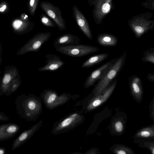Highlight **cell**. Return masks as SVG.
<instances>
[{
	"mask_svg": "<svg viewBox=\"0 0 154 154\" xmlns=\"http://www.w3.org/2000/svg\"><path fill=\"white\" fill-rule=\"evenodd\" d=\"M20 127L18 124L9 123L0 126V141L8 140L14 137L19 131Z\"/></svg>",
	"mask_w": 154,
	"mask_h": 154,
	"instance_id": "8",
	"label": "cell"
},
{
	"mask_svg": "<svg viewBox=\"0 0 154 154\" xmlns=\"http://www.w3.org/2000/svg\"><path fill=\"white\" fill-rule=\"evenodd\" d=\"M43 122L42 120H40L31 127L29 129L23 132L14 140L12 146V150H14L20 147L31 138L42 126Z\"/></svg>",
	"mask_w": 154,
	"mask_h": 154,
	"instance_id": "7",
	"label": "cell"
},
{
	"mask_svg": "<svg viewBox=\"0 0 154 154\" xmlns=\"http://www.w3.org/2000/svg\"><path fill=\"white\" fill-rule=\"evenodd\" d=\"M135 136L139 138H150L154 137V126L140 129L136 133Z\"/></svg>",
	"mask_w": 154,
	"mask_h": 154,
	"instance_id": "17",
	"label": "cell"
},
{
	"mask_svg": "<svg viewBox=\"0 0 154 154\" xmlns=\"http://www.w3.org/2000/svg\"><path fill=\"white\" fill-rule=\"evenodd\" d=\"M112 1V0H97L95 12L98 15V17L99 16L102 17L110 11Z\"/></svg>",
	"mask_w": 154,
	"mask_h": 154,
	"instance_id": "14",
	"label": "cell"
},
{
	"mask_svg": "<svg viewBox=\"0 0 154 154\" xmlns=\"http://www.w3.org/2000/svg\"><path fill=\"white\" fill-rule=\"evenodd\" d=\"M42 21L44 23L46 24L48 22V20L47 18L43 17L42 19Z\"/></svg>",
	"mask_w": 154,
	"mask_h": 154,
	"instance_id": "29",
	"label": "cell"
},
{
	"mask_svg": "<svg viewBox=\"0 0 154 154\" xmlns=\"http://www.w3.org/2000/svg\"><path fill=\"white\" fill-rule=\"evenodd\" d=\"M118 154H133L134 151L131 149L124 146L119 147L116 151Z\"/></svg>",
	"mask_w": 154,
	"mask_h": 154,
	"instance_id": "20",
	"label": "cell"
},
{
	"mask_svg": "<svg viewBox=\"0 0 154 154\" xmlns=\"http://www.w3.org/2000/svg\"><path fill=\"white\" fill-rule=\"evenodd\" d=\"M151 113L152 117L154 118V100L152 102Z\"/></svg>",
	"mask_w": 154,
	"mask_h": 154,
	"instance_id": "28",
	"label": "cell"
},
{
	"mask_svg": "<svg viewBox=\"0 0 154 154\" xmlns=\"http://www.w3.org/2000/svg\"><path fill=\"white\" fill-rule=\"evenodd\" d=\"M109 54L103 53L92 56L86 60L81 66L82 68H89L99 64L106 60L109 56Z\"/></svg>",
	"mask_w": 154,
	"mask_h": 154,
	"instance_id": "15",
	"label": "cell"
},
{
	"mask_svg": "<svg viewBox=\"0 0 154 154\" xmlns=\"http://www.w3.org/2000/svg\"><path fill=\"white\" fill-rule=\"evenodd\" d=\"M117 80H115L112 84L105 89L103 95L96 97L89 104L87 107L88 110H91L101 105L105 102L111 95L116 85Z\"/></svg>",
	"mask_w": 154,
	"mask_h": 154,
	"instance_id": "9",
	"label": "cell"
},
{
	"mask_svg": "<svg viewBox=\"0 0 154 154\" xmlns=\"http://www.w3.org/2000/svg\"><path fill=\"white\" fill-rule=\"evenodd\" d=\"M115 128L116 130L118 132H121L123 130V126L122 123L120 121H118L116 122Z\"/></svg>",
	"mask_w": 154,
	"mask_h": 154,
	"instance_id": "21",
	"label": "cell"
},
{
	"mask_svg": "<svg viewBox=\"0 0 154 154\" xmlns=\"http://www.w3.org/2000/svg\"><path fill=\"white\" fill-rule=\"evenodd\" d=\"M47 13L48 15L52 18H54L55 17V14L51 10H48V11Z\"/></svg>",
	"mask_w": 154,
	"mask_h": 154,
	"instance_id": "27",
	"label": "cell"
},
{
	"mask_svg": "<svg viewBox=\"0 0 154 154\" xmlns=\"http://www.w3.org/2000/svg\"><path fill=\"white\" fill-rule=\"evenodd\" d=\"M6 151L5 149L2 147H1L0 148V154H5Z\"/></svg>",
	"mask_w": 154,
	"mask_h": 154,
	"instance_id": "30",
	"label": "cell"
},
{
	"mask_svg": "<svg viewBox=\"0 0 154 154\" xmlns=\"http://www.w3.org/2000/svg\"><path fill=\"white\" fill-rule=\"evenodd\" d=\"M63 61L58 58L56 60H50L48 63L41 69V71L48 70H54L59 68L64 64Z\"/></svg>",
	"mask_w": 154,
	"mask_h": 154,
	"instance_id": "18",
	"label": "cell"
},
{
	"mask_svg": "<svg viewBox=\"0 0 154 154\" xmlns=\"http://www.w3.org/2000/svg\"><path fill=\"white\" fill-rule=\"evenodd\" d=\"M9 120V118L3 112H0V120L1 121H7Z\"/></svg>",
	"mask_w": 154,
	"mask_h": 154,
	"instance_id": "24",
	"label": "cell"
},
{
	"mask_svg": "<svg viewBox=\"0 0 154 154\" xmlns=\"http://www.w3.org/2000/svg\"><path fill=\"white\" fill-rule=\"evenodd\" d=\"M79 116L77 113L72 114L56 122L53 125L51 133L53 135H57L66 131L78 120L80 118Z\"/></svg>",
	"mask_w": 154,
	"mask_h": 154,
	"instance_id": "5",
	"label": "cell"
},
{
	"mask_svg": "<svg viewBox=\"0 0 154 154\" xmlns=\"http://www.w3.org/2000/svg\"><path fill=\"white\" fill-rule=\"evenodd\" d=\"M134 29L136 32L139 34H142L144 31V29L142 27L139 26H135Z\"/></svg>",
	"mask_w": 154,
	"mask_h": 154,
	"instance_id": "25",
	"label": "cell"
},
{
	"mask_svg": "<svg viewBox=\"0 0 154 154\" xmlns=\"http://www.w3.org/2000/svg\"><path fill=\"white\" fill-rule=\"evenodd\" d=\"M116 60L112 59L92 71L85 82V87L88 88L93 85L97 80H100Z\"/></svg>",
	"mask_w": 154,
	"mask_h": 154,
	"instance_id": "6",
	"label": "cell"
},
{
	"mask_svg": "<svg viewBox=\"0 0 154 154\" xmlns=\"http://www.w3.org/2000/svg\"><path fill=\"white\" fill-rule=\"evenodd\" d=\"M146 78L149 80L154 83V73H149Z\"/></svg>",
	"mask_w": 154,
	"mask_h": 154,
	"instance_id": "26",
	"label": "cell"
},
{
	"mask_svg": "<svg viewBox=\"0 0 154 154\" xmlns=\"http://www.w3.org/2000/svg\"><path fill=\"white\" fill-rule=\"evenodd\" d=\"M144 145L149 150L151 153L154 154V142H145Z\"/></svg>",
	"mask_w": 154,
	"mask_h": 154,
	"instance_id": "22",
	"label": "cell"
},
{
	"mask_svg": "<svg viewBox=\"0 0 154 154\" xmlns=\"http://www.w3.org/2000/svg\"><path fill=\"white\" fill-rule=\"evenodd\" d=\"M47 39L46 38L43 36L32 38L19 50L17 54H23L27 52L38 49Z\"/></svg>",
	"mask_w": 154,
	"mask_h": 154,
	"instance_id": "11",
	"label": "cell"
},
{
	"mask_svg": "<svg viewBox=\"0 0 154 154\" xmlns=\"http://www.w3.org/2000/svg\"><path fill=\"white\" fill-rule=\"evenodd\" d=\"M75 16L77 23L85 35L90 40L92 39L91 32L86 19L76 7H74Z\"/></svg>",
	"mask_w": 154,
	"mask_h": 154,
	"instance_id": "10",
	"label": "cell"
},
{
	"mask_svg": "<svg viewBox=\"0 0 154 154\" xmlns=\"http://www.w3.org/2000/svg\"><path fill=\"white\" fill-rule=\"evenodd\" d=\"M6 8V6L5 5H4L2 7H1L0 8V11L1 12H3Z\"/></svg>",
	"mask_w": 154,
	"mask_h": 154,
	"instance_id": "31",
	"label": "cell"
},
{
	"mask_svg": "<svg viewBox=\"0 0 154 154\" xmlns=\"http://www.w3.org/2000/svg\"><path fill=\"white\" fill-rule=\"evenodd\" d=\"M80 42V39L78 37L70 34L64 35L57 40V43L58 44L69 45L79 44Z\"/></svg>",
	"mask_w": 154,
	"mask_h": 154,
	"instance_id": "16",
	"label": "cell"
},
{
	"mask_svg": "<svg viewBox=\"0 0 154 154\" xmlns=\"http://www.w3.org/2000/svg\"><path fill=\"white\" fill-rule=\"evenodd\" d=\"M97 43L100 45L106 47H114L117 45L118 39L115 35L107 33L99 34L97 38Z\"/></svg>",
	"mask_w": 154,
	"mask_h": 154,
	"instance_id": "13",
	"label": "cell"
},
{
	"mask_svg": "<svg viewBox=\"0 0 154 154\" xmlns=\"http://www.w3.org/2000/svg\"><path fill=\"white\" fill-rule=\"evenodd\" d=\"M126 56V53L125 52L121 56L116 58V61L100 80L93 91L95 96L100 94L117 76L124 66Z\"/></svg>",
	"mask_w": 154,
	"mask_h": 154,
	"instance_id": "2",
	"label": "cell"
},
{
	"mask_svg": "<svg viewBox=\"0 0 154 154\" xmlns=\"http://www.w3.org/2000/svg\"><path fill=\"white\" fill-rule=\"evenodd\" d=\"M129 79L130 85L132 95L136 99L140 100L141 99L143 94L141 80L137 76H133Z\"/></svg>",
	"mask_w": 154,
	"mask_h": 154,
	"instance_id": "12",
	"label": "cell"
},
{
	"mask_svg": "<svg viewBox=\"0 0 154 154\" xmlns=\"http://www.w3.org/2000/svg\"><path fill=\"white\" fill-rule=\"evenodd\" d=\"M142 60L144 62H149L154 64V48H150L145 51Z\"/></svg>",
	"mask_w": 154,
	"mask_h": 154,
	"instance_id": "19",
	"label": "cell"
},
{
	"mask_svg": "<svg viewBox=\"0 0 154 154\" xmlns=\"http://www.w3.org/2000/svg\"><path fill=\"white\" fill-rule=\"evenodd\" d=\"M22 24V22L19 20L14 21L12 24L13 28L15 29H18Z\"/></svg>",
	"mask_w": 154,
	"mask_h": 154,
	"instance_id": "23",
	"label": "cell"
},
{
	"mask_svg": "<svg viewBox=\"0 0 154 154\" xmlns=\"http://www.w3.org/2000/svg\"><path fill=\"white\" fill-rule=\"evenodd\" d=\"M15 103L17 114L27 121H35L42 111V99L33 94L18 95L15 99Z\"/></svg>",
	"mask_w": 154,
	"mask_h": 154,
	"instance_id": "1",
	"label": "cell"
},
{
	"mask_svg": "<svg viewBox=\"0 0 154 154\" xmlns=\"http://www.w3.org/2000/svg\"><path fill=\"white\" fill-rule=\"evenodd\" d=\"M34 0H30V5L31 6H32L33 5L34 3Z\"/></svg>",
	"mask_w": 154,
	"mask_h": 154,
	"instance_id": "32",
	"label": "cell"
},
{
	"mask_svg": "<svg viewBox=\"0 0 154 154\" xmlns=\"http://www.w3.org/2000/svg\"><path fill=\"white\" fill-rule=\"evenodd\" d=\"M40 97L45 107L52 110L65 103L68 97L66 94L59 96L56 91L51 89H45L41 94Z\"/></svg>",
	"mask_w": 154,
	"mask_h": 154,
	"instance_id": "4",
	"label": "cell"
},
{
	"mask_svg": "<svg viewBox=\"0 0 154 154\" xmlns=\"http://www.w3.org/2000/svg\"><path fill=\"white\" fill-rule=\"evenodd\" d=\"M99 50L98 48L94 46L79 44L62 46L58 49L60 52L75 57H83Z\"/></svg>",
	"mask_w": 154,
	"mask_h": 154,
	"instance_id": "3",
	"label": "cell"
}]
</instances>
